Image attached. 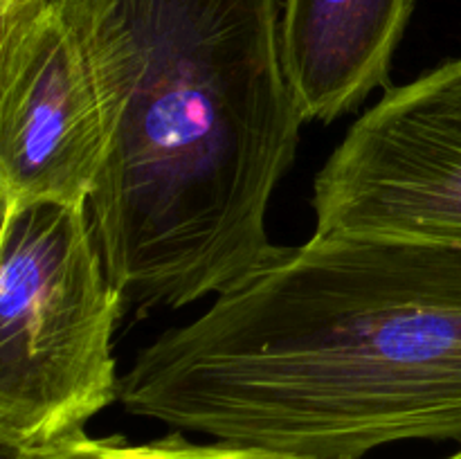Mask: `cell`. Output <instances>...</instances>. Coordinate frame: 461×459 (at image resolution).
I'll return each mask as SVG.
<instances>
[{
    "instance_id": "1",
    "label": "cell",
    "mask_w": 461,
    "mask_h": 459,
    "mask_svg": "<svg viewBox=\"0 0 461 459\" xmlns=\"http://www.w3.org/2000/svg\"><path fill=\"white\" fill-rule=\"evenodd\" d=\"M135 417L300 459L461 446V250L315 234L279 246L122 376Z\"/></svg>"
},
{
    "instance_id": "2",
    "label": "cell",
    "mask_w": 461,
    "mask_h": 459,
    "mask_svg": "<svg viewBox=\"0 0 461 459\" xmlns=\"http://www.w3.org/2000/svg\"><path fill=\"white\" fill-rule=\"evenodd\" d=\"M106 126L88 202L108 277L138 318L221 295L261 268L273 194L304 115L277 0H54Z\"/></svg>"
},
{
    "instance_id": "3",
    "label": "cell",
    "mask_w": 461,
    "mask_h": 459,
    "mask_svg": "<svg viewBox=\"0 0 461 459\" xmlns=\"http://www.w3.org/2000/svg\"><path fill=\"white\" fill-rule=\"evenodd\" d=\"M124 313L88 205L3 207V454L84 432L90 418L120 400L113 340Z\"/></svg>"
},
{
    "instance_id": "4",
    "label": "cell",
    "mask_w": 461,
    "mask_h": 459,
    "mask_svg": "<svg viewBox=\"0 0 461 459\" xmlns=\"http://www.w3.org/2000/svg\"><path fill=\"white\" fill-rule=\"evenodd\" d=\"M315 234L461 250V57L385 90L313 180Z\"/></svg>"
},
{
    "instance_id": "5",
    "label": "cell",
    "mask_w": 461,
    "mask_h": 459,
    "mask_svg": "<svg viewBox=\"0 0 461 459\" xmlns=\"http://www.w3.org/2000/svg\"><path fill=\"white\" fill-rule=\"evenodd\" d=\"M104 162L93 75L54 0H0V207L88 205Z\"/></svg>"
},
{
    "instance_id": "6",
    "label": "cell",
    "mask_w": 461,
    "mask_h": 459,
    "mask_svg": "<svg viewBox=\"0 0 461 459\" xmlns=\"http://www.w3.org/2000/svg\"><path fill=\"white\" fill-rule=\"evenodd\" d=\"M417 0H284L279 45L306 122L356 111L390 81Z\"/></svg>"
},
{
    "instance_id": "7",
    "label": "cell",
    "mask_w": 461,
    "mask_h": 459,
    "mask_svg": "<svg viewBox=\"0 0 461 459\" xmlns=\"http://www.w3.org/2000/svg\"><path fill=\"white\" fill-rule=\"evenodd\" d=\"M3 459H300L250 446L228 444L214 439L212 444L192 441L180 430L153 441H135L124 436H90L84 432L50 441L45 446L3 454Z\"/></svg>"
},
{
    "instance_id": "8",
    "label": "cell",
    "mask_w": 461,
    "mask_h": 459,
    "mask_svg": "<svg viewBox=\"0 0 461 459\" xmlns=\"http://www.w3.org/2000/svg\"><path fill=\"white\" fill-rule=\"evenodd\" d=\"M444 459H461V446H459L457 450H455L453 454H448V457H444Z\"/></svg>"
}]
</instances>
